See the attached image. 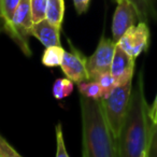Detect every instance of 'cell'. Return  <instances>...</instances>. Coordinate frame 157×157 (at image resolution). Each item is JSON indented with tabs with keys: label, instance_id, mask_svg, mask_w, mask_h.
<instances>
[{
	"label": "cell",
	"instance_id": "cell-1",
	"mask_svg": "<svg viewBox=\"0 0 157 157\" xmlns=\"http://www.w3.org/2000/svg\"><path fill=\"white\" fill-rule=\"evenodd\" d=\"M153 125L140 73L137 84L132 87L128 112L117 138L118 156L148 157Z\"/></svg>",
	"mask_w": 157,
	"mask_h": 157
},
{
	"label": "cell",
	"instance_id": "cell-2",
	"mask_svg": "<svg viewBox=\"0 0 157 157\" xmlns=\"http://www.w3.org/2000/svg\"><path fill=\"white\" fill-rule=\"evenodd\" d=\"M83 157H118L113 135L100 99L80 97Z\"/></svg>",
	"mask_w": 157,
	"mask_h": 157
},
{
	"label": "cell",
	"instance_id": "cell-3",
	"mask_svg": "<svg viewBox=\"0 0 157 157\" xmlns=\"http://www.w3.org/2000/svg\"><path fill=\"white\" fill-rule=\"evenodd\" d=\"M131 92H132V81L124 85L116 86L107 98L100 99L103 111L116 140L120 136L128 112Z\"/></svg>",
	"mask_w": 157,
	"mask_h": 157
},
{
	"label": "cell",
	"instance_id": "cell-4",
	"mask_svg": "<svg viewBox=\"0 0 157 157\" xmlns=\"http://www.w3.org/2000/svg\"><path fill=\"white\" fill-rule=\"evenodd\" d=\"M115 48L116 43L113 39L105 36L100 38L95 52L87 58L88 80H96L100 74L110 72Z\"/></svg>",
	"mask_w": 157,
	"mask_h": 157
},
{
	"label": "cell",
	"instance_id": "cell-5",
	"mask_svg": "<svg viewBox=\"0 0 157 157\" xmlns=\"http://www.w3.org/2000/svg\"><path fill=\"white\" fill-rule=\"evenodd\" d=\"M150 42V29L146 22H139L126 30L116 45L133 58L145 52Z\"/></svg>",
	"mask_w": 157,
	"mask_h": 157
},
{
	"label": "cell",
	"instance_id": "cell-6",
	"mask_svg": "<svg viewBox=\"0 0 157 157\" xmlns=\"http://www.w3.org/2000/svg\"><path fill=\"white\" fill-rule=\"evenodd\" d=\"M70 43V51H66L60 68L66 78L78 84L88 80L87 57Z\"/></svg>",
	"mask_w": 157,
	"mask_h": 157
},
{
	"label": "cell",
	"instance_id": "cell-7",
	"mask_svg": "<svg viewBox=\"0 0 157 157\" xmlns=\"http://www.w3.org/2000/svg\"><path fill=\"white\" fill-rule=\"evenodd\" d=\"M116 9L112 21V39L115 43L128 28L139 21V14L130 0H116Z\"/></svg>",
	"mask_w": 157,
	"mask_h": 157
},
{
	"label": "cell",
	"instance_id": "cell-8",
	"mask_svg": "<svg viewBox=\"0 0 157 157\" xmlns=\"http://www.w3.org/2000/svg\"><path fill=\"white\" fill-rule=\"evenodd\" d=\"M135 60L136 58L131 57L120 46L116 45L110 71L115 78L117 86L124 85L132 81L133 72H135Z\"/></svg>",
	"mask_w": 157,
	"mask_h": 157
},
{
	"label": "cell",
	"instance_id": "cell-9",
	"mask_svg": "<svg viewBox=\"0 0 157 157\" xmlns=\"http://www.w3.org/2000/svg\"><path fill=\"white\" fill-rule=\"evenodd\" d=\"M12 25L24 39L31 36V28L33 26V15L30 9V0H21L12 17Z\"/></svg>",
	"mask_w": 157,
	"mask_h": 157
},
{
	"label": "cell",
	"instance_id": "cell-10",
	"mask_svg": "<svg viewBox=\"0 0 157 157\" xmlns=\"http://www.w3.org/2000/svg\"><path fill=\"white\" fill-rule=\"evenodd\" d=\"M31 36L37 38L45 48L60 45V28L50 23L46 18L33 24Z\"/></svg>",
	"mask_w": 157,
	"mask_h": 157
},
{
	"label": "cell",
	"instance_id": "cell-11",
	"mask_svg": "<svg viewBox=\"0 0 157 157\" xmlns=\"http://www.w3.org/2000/svg\"><path fill=\"white\" fill-rule=\"evenodd\" d=\"M65 15V0H48L45 18L61 29Z\"/></svg>",
	"mask_w": 157,
	"mask_h": 157
},
{
	"label": "cell",
	"instance_id": "cell-12",
	"mask_svg": "<svg viewBox=\"0 0 157 157\" xmlns=\"http://www.w3.org/2000/svg\"><path fill=\"white\" fill-rule=\"evenodd\" d=\"M66 51L61 45H52L45 48L43 55L41 57V63L45 67L54 68L59 67L63 63V55Z\"/></svg>",
	"mask_w": 157,
	"mask_h": 157
},
{
	"label": "cell",
	"instance_id": "cell-13",
	"mask_svg": "<svg viewBox=\"0 0 157 157\" xmlns=\"http://www.w3.org/2000/svg\"><path fill=\"white\" fill-rule=\"evenodd\" d=\"M73 83L74 82L68 78H57L53 84L52 90L54 98L57 100H61V99H65L66 97H69L74 90Z\"/></svg>",
	"mask_w": 157,
	"mask_h": 157
},
{
	"label": "cell",
	"instance_id": "cell-14",
	"mask_svg": "<svg viewBox=\"0 0 157 157\" xmlns=\"http://www.w3.org/2000/svg\"><path fill=\"white\" fill-rule=\"evenodd\" d=\"M78 92L82 96L90 99H101L102 92L99 83L94 80H87L78 84Z\"/></svg>",
	"mask_w": 157,
	"mask_h": 157
},
{
	"label": "cell",
	"instance_id": "cell-15",
	"mask_svg": "<svg viewBox=\"0 0 157 157\" xmlns=\"http://www.w3.org/2000/svg\"><path fill=\"white\" fill-rule=\"evenodd\" d=\"M94 81H97L99 83L101 87V92H102V96H101V99L107 98L110 94L112 93V90L116 87V81L115 78H113V75L111 74V71L110 72H105V73H102L96 78Z\"/></svg>",
	"mask_w": 157,
	"mask_h": 157
},
{
	"label": "cell",
	"instance_id": "cell-16",
	"mask_svg": "<svg viewBox=\"0 0 157 157\" xmlns=\"http://www.w3.org/2000/svg\"><path fill=\"white\" fill-rule=\"evenodd\" d=\"M130 1L137 9L140 22H147L148 17L154 14V9L151 5L150 0H130Z\"/></svg>",
	"mask_w": 157,
	"mask_h": 157
},
{
	"label": "cell",
	"instance_id": "cell-17",
	"mask_svg": "<svg viewBox=\"0 0 157 157\" xmlns=\"http://www.w3.org/2000/svg\"><path fill=\"white\" fill-rule=\"evenodd\" d=\"M30 9L33 24L44 20L46 16L48 0H30Z\"/></svg>",
	"mask_w": 157,
	"mask_h": 157
},
{
	"label": "cell",
	"instance_id": "cell-18",
	"mask_svg": "<svg viewBox=\"0 0 157 157\" xmlns=\"http://www.w3.org/2000/svg\"><path fill=\"white\" fill-rule=\"evenodd\" d=\"M55 131H56V156L57 157L69 156V154L67 152V148H66L65 141H63V126H61L60 123H57Z\"/></svg>",
	"mask_w": 157,
	"mask_h": 157
},
{
	"label": "cell",
	"instance_id": "cell-19",
	"mask_svg": "<svg viewBox=\"0 0 157 157\" xmlns=\"http://www.w3.org/2000/svg\"><path fill=\"white\" fill-rule=\"evenodd\" d=\"M21 154L0 135V157H20Z\"/></svg>",
	"mask_w": 157,
	"mask_h": 157
},
{
	"label": "cell",
	"instance_id": "cell-20",
	"mask_svg": "<svg viewBox=\"0 0 157 157\" xmlns=\"http://www.w3.org/2000/svg\"><path fill=\"white\" fill-rule=\"evenodd\" d=\"M148 157H157V123L153 125L152 139H151Z\"/></svg>",
	"mask_w": 157,
	"mask_h": 157
},
{
	"label": "cell",
	"instance_id": "cell-21",
	"mask_svg": "<svg viewBox=\"0 0 157 157\" xmlns=\"http://www.w3.org/2000/svg\"><path fill=\"white\" fill-rule=\"evenodd\" d=\"M72 2H73L74 9H75L76 13L81 15V14L85 13L88 10L90 0H72Z\"/></svg>",
	"mask_w": 157,
	"mask_h": 157
},
{
	"label": "cell",
	"instance_id": "cell-22",
	"mask_svg": "<svg viewBox=\"0 0 157 157\" xmlns=\"http://www.w3.org/2000/svg\"><path fill=\"white\" fill-rule=\"evenodd\" d=\"M150 117L153 124H156L157 123V94H156V97H155V100H154V102H153L152 107L150 108Z\"/></svg>",
	"mask_w": 157,
	"mask_h": 157
},
{
	"label": "cell",
	"instance_id": "cell-23",
	"mask_svg": "<svg viewBox=\"0 0 157 157\" xmlns=\"http://www.w3.org/2000/svg\"><path fill=\"white\" fill-rule=\"evenodd\" d=\"M5 27V17H3L2 10H1V5H0V31L2 30Z\"/></svg>",
	"mask_w": 157,
	"mask_h": 157
}]
</instances>
